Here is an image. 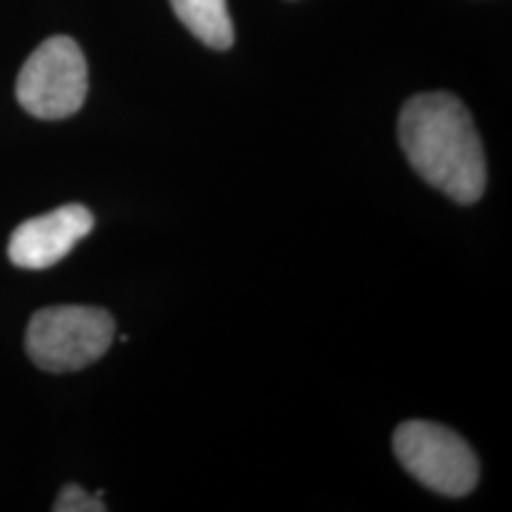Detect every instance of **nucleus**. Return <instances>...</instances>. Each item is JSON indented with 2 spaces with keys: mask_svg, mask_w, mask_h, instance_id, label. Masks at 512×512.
Segmentation results:
<instances>
[{
  "mask_svg": "<svg viewBox=\"0 0 512 512\" xmlns=\"http://www.w3.org/2000/svg\"><path fill=\"white\" fill-rule=\"evenodd\" d=\"M171 8L204 46L214 50L233 46L235 31L226 0H171Z\"/></svg>",
  "mask_w": 512,
  "mask_h": 512,
  "instance_id": "obj_6",
  "label": "nucleus"
},
{
  "mask_svg": "<svg viewBox=\"0 0 512 512\" xmlns=\"http://www.w3.org/2000/svg\"><path fill=\"white\" fill-rule=\"evenodd\" d=\"M95 219L83 204H64L50 214L24 221L12 233L8 256L10 261L27 271H43L55 266L72 252L76 242L91 233Z\"/></svg>",
  "mask_w": 512,
  "mask_h": 512,
  "instance_id": "obj_5",
  "label": "nucleus"
},
{
  "mask_svg": "<svg viewBox=\"0 0 512 512\" xmlns=\"http://www.w3.org/2000/svg\"><path fill=\"white\" fill-rule=\"evenodd\" d=\"M55 512H102L107 510V505L102 503V491L98 494H88L86 489H81L79 484H67L57 496L53 505Z\"/></svg>",
  "mask_w": 512,
  "mask_h": 512,
  "instance_id": "obj_7",
  "label": "nucleus"
},
{
  "mask_svg": "<svg viewBox=\"0 0 512 512\" xmlns=\"http://www.w3.org/2000/svg\"><path fill=\"white\" fill-rule=\"evenodd\" d=\"M399 140L422 181L458 204L484 195L486 162L467 107L451 93H422L403 105Z\"/></svg>",
  "mask_w": 512,
  "mask_h": 512,
  "instance_id": "obj_1",
  "label": "nucleus"
},
{
  "mask_svg": "<svg viewBox=\"0 0 512 512\" xmlns=\"http://www.w3.org/2000/svg\"><path fill=\"white\" fill-rule=\"evenodd\" d=\"M114 330V318L105 309L50 306L29 320L27 354L48 373H74L107 354Z\"/></svg>",
  "mask_w": 512,
  "mask_h": 512,
  "instance_id": "obj_2",
  "label": "nucleus"
},
{
  "mask_svg": "<svg viewBox=\"0 0 512 512\" xmlns=\"http://www.w3.org/2000/svg\"><path fill=\"white\" fill-rule=\"evenodd\" d=\"M394 453L408 475L441 496H467L479 482V460L472 448L434 422H403L394 432Z\"/></svg>",
  "mask_w": 512,
  "mask_h": 512,
  "instance_id": "obj_4",
  "label": "nucleus"
},
{
  "mask_svg": "<svg viewBox=\"0 0 512 512\" xmlns=\"http://www.w3.org/2000/svg\"><path fill=\"white\" fill-rule=\"evenodd\" d=\"M15 91L36 119L57 121L79 112L88 95V64L79 43L69 36L43 41L24 62Z\"/></svg>",
  "mask_w": 512,
  "mask_h": 512,
  "instance_id": "obj_3",
  "label": "nucleus"
}]
</instances>
